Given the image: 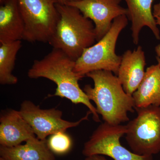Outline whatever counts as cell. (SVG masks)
<instances>
[{
    "label": "cell",
    "mask_w": 160,
    "mask_h": 160,
    "mask_svg": "<svg viewBox=\"0 0 160 160\" xmlns=\"http://www.w3.org/2000/svg\"><path fill=\"white\" fill-rule=\"evenodd\" d=\"M75 61L60 49L52 48L41 60H35L28 72L30 78H45L57 85L53 96L66 98L75 104H82L91 112L95 122L100 119L96 108L80 88L78 81L82 77L74 71Z\"/></svg>",
    "instance_id": "1"
},
{
    "label": "cell",
    "mask_w": 160,
    "mask_h": 160,
    "mask_svg": "<svg viewBox=\"0 0 160 160\" xmlns=\"http://www.w3.org/2000/svg\"><path fill=\"white\" fill-rule=\"evenodd\" d=\"M114 74L107 70L91 72L86 76L92 80L94 86L86 85L83 90L104 122L118 125L129 121L128 113L134 112L135 105L132 95L126 93Z\"/></svg>",
    "instance_id": "2"
},
{
    "label": "cell",
    "mask_w": 160,
    "mask_h": 160,
    "mask_svg": "<svg viewBox=\"0 0 160 160\" xmlns=\"http://www.w3.org/2000/svg\"><path fill=\"white\" fill-rule=\"evenodd\" d=\"M56 7L59 19L48 43L76 61L97 41L94 24L75 7L58 3Z\"/></svg>",
    "instance_id": "3"
},
{
    "label": "cell",
    "mask_w": 160,
    "mask_h": 160,
    "mask_svg": "<svg viewBox=\"0 0 160 160\" xmlns=\"http://www.w3.org/2000/svg\"><path fill=\"white\" fill-rule=\"evenodd\" d=\"M128 23L127 16L115 19L107 33L97 43L85 49L75 61L74 71L82 78L91 72L101 70L111 71L117 76L122 56L116 53V46L120 33Z\"/></svg>",
    "instance_id": "4"
},
{
    "label": "cell",
    "mask_w": 160,
    "mask_h": 160,
    "mask_svg": "<svg viewBox=\"0 0 160 160\" xmlns=\"http://www.w3.org/2000/svg\"><path fill=\"white\" fill-rule=\"evenodd\" d=\"M137 116L127 124L126 142L132 152L153 156L160 152V106L135 108Z\"/></svg>",
    "instance_id": "5"
},
{
    "label": "cell",
    "mask_w": 160,
    "mask_h": 160,
    "mask_svg": "<svg viewBox=\"0 0 160 160\" xmlns=\"http://www.w3.org/2000/svg\"><path fill=\"white\" fill-rule=\"evenodd\" d=\"M25 23L23 40L49 43L59 19L57 0H18Z\"/></svg>",
    "instance_id": "6"
},
{
    "label": "cell",
    "mask_w": 160,
    "mask_h": 160,
    "mask_svg": "<svg viewBox=\"0 0 160 160\" xmlns=\"http://www.w3.org/2000/svg\"><path fill=\"white\" fill-rule=\"evenodd\" d=\"M127 132V125L102 123L84 144L82 154L107 156L113 160H153L152 156L139 155L121 145L120 139Z\"/></svg>",
    "instance_id": "7"
},
{
    "label": "cell",
    "mask_w": 160,
    "mask_h": 160,
    "mask_svg": "<svg viewBox=\"0 0 160 160\" xmlns=\"http://www.w3.org/2000/svg\"><path fill=\"white\" fill-rule=\"evenodd\" d=\"M34 132L38 139H46V138L59 132L76 127L83 121L88 120L91 112L88 111L85 117L77 122L66 121L62 118V112L56 108L42 109L29 100H25L19 110Z\"/></svg>",
    "instance_id": "8"
},
{
    "label": "cell",
    "mask_w": 160,
    "mask_h": 160,
    "mask_svg": "<svg viewBox=\"0 0 160 160\" xmlns=\"http://www.w3.org/2000/svg\"><path fill=\"white\" fill-rule=\"evenodd\" d=\"M122 0H79L67 5L77 8L95 26L96 41H99L111 28L115 19L128 16L127 9L120 5Z\"/></svg>",
    "instance_id": "9"
},
{
    "label": "cell",
    "mask_w": 160,
    "mask_h": 160,
    "mask_svg": "<svg viewBox=\"0 0 160 160\" xmlns=\"http://www.w3.org/2000/svg\"><path fill=\"white\" fill-rule=\"evenodd\" d=\"M37 138L19 110L9 109L0 117V145L13 147Z\"/></svg>",
    "instance_id": "10"
},
{
    "label": "cell",
    "mask_w": 160,
    "mask_h": 160,
    "mask_svg": "<svg viewBox=\"0 0 160 160\" xmlns=\"http://www.w3.org/2000/svg\"><path fill=\"white\" fill-rule=\"evenodd\" d=\"M146 57L142 46L133 51L126 50L123 55L117 77L126 93L132 95L142 82L146 71Z\"/></svg>",
    "instance_id": "11"
},
{
    "label": "cell",
    "mask_w": 160,
    "mask_h": 160,
    "mask_svg": "<svg viewBox=\"0 0 160 160\" xmlns=\"http://www.w3.org/2000/svg\"><path fill=\"white\" fill-rule=\"evenodd\" d=\"M127 6V17L131 21L132 37L135 45L138 44L140 32L148 27L155 37L160 40V32L152 10L154 0H124Z\"/></svg>",
    "instance_id": "12"
},
{
    "label": "cell",
    "mask_w": 160,
    "mask_h": 160,
    "mask_svg": "<svg viewBox=\"0 0 160 160\" xmlns=\"http://www.w3.org/2000/svg\"><path fill=\"white\" fill-rule=\"evenodd\" d=\"M24 31L18 0H6L0 6V43L21 41Z\"/></svg>",
    "instance_id": "13"
},
{
    "label": "cell",
    "mask_w": 160,
    "mask_h": 160,
    "mask_svg": "<svg viewBox=\"0 0 160 160\" xmlns=\"http://www.w3.org/2000/svg\"><path fill=\"white\" fill-rule=\"evenodd\" d=\"M0 156L7 160H56L47 140L37 138L13 147L0 146Z\"/></svg>",
    "instance_id": "14"
},
{
    "label": "cell",
    "mask_w": 160,
    "mask_h": 160,
    "mask_svg": "<svg viewBox=\"0 0 160 160\" xmlns=\"http://www.w3.org/2000/svg\"><path fill=\"white\" fill-rule=\"evenodd\" d=\"M132 97L135 108L160 106V68L158 64L146 69L142 82Z\"/></svg>",
    "instance_id": "15"
},
{
    "label": "cell",
    "mask_w": 160,
    "mask_h": 160,
    "mask_svg": "<svg viewBox=\"0 0 160 160\" xmlns=\"http://www.w3.org/2000/svg\"><path fill=\"white\" fill-rule=\"evenodd\" d=\"M22 47L21 41L0 43V83L12 85L18 79L12 73L17 55Z\"/></svg>",
    "instance_id": "16"
},
{
    "label": "cell",
    "mask_w": 160,
    "mask_h": 160,
    "mask_svg": "<svg viewBox=\"0 0 160 160\" xmlns=\"http://www.w3.org/2000/svg\"><path fill=\"white\" fill-rule=\"evenodd\" d=\"M47 142L49 149L54 154H66L72 147V140L66 132H59L51 135Z\"/></svg>",
    "instance_id": "17"
},
{
    "label": "cell",
    "mask_w": 160,
    "mask_h": 160,
    "mask_svg": "<svg viewBox=\"0 0 160 160\" xmlns=\"http://www.w3.org/2000/svg\"><path fill=\"white\" fill-rule=\"evenodd\" d=\"M153 15L158 26H160V2L153 6Z\"/></svg>",
    "instance_id": "18"
},
{
    "label": "cell",
    "mask_w": 160,
    "mask_h": 160,
    "mask_svg": "<svg viewBox=\"0 0 160 160\" xmlns=\"http://www.w3.org/2000/svg\"><path fill=\"white\" fill-rule=\"evenodd\" d=\"M85 160H108L104 157L103 155H95L90 156L86 157Z\"/></svg>",
    "instance_id": "19"
},
{
    "label": "cell",
    "mask_w": 160,
    "mask_h": 160,
    "mask_svg": "<svg viewBox=\"0 0 160 160\" xmlns=\"http://www.w3.org/2000/svg\"><path fill=\"white\" fill-rule=\"evenodd\" d=\"M155 51L156 53V58L157 60L159 67L160 68V44H158L155 47Z\"/></svg>",
    "instance_id": "20"
},
{
    "label": "cell",
    "mask_w": 160,
    "mask_h": 160,
    "mask_svg": "<svg viewBox=\"0 0 160 160\" xmlns=\"http://www.w3.org/2000/svg\"><path fill=\"white\" fill-rule=\"evenodd\" d=\"M58 4L61 5H67L68 3L71 2H76V1H79V0H57Z\"/></svg>",
    "instance_id": "21"
},
{
    "label": "cell",
    "mask_w": 160,
    "mask_h": 160,
    "mask_svg": "<svg viewBox=\"0 0 160 160\" xmlns=\"http://www.w3.org/2000/svg\"><path fill=\"white\" fill-rule=\"evenodd\" d=\"M6 0H0V5H2V4H3Z\"/></svg>",
    "instance_id": "22"
},
{
    "label": "cell",
    "mask_w": 160,
    "mask_h": 160,
    "mask_svg": "<svg viewBox=\"0 0 160 160\" xmlns=\"http://www.w3.org/2000/svg\"><path fill=\"white\" fill-rule=\"evenodd\" d=\"M0 160H7L6 159L2 157H0Z\"/></svg>",
    "instance_id": "23"
}]
</instances>
